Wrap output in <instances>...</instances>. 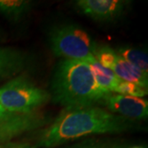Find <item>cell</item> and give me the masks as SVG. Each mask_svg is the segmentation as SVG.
Here are the masks:
<instances>
[{"mask_svg": "<svg viewBox=\"0 0 148 148\" xmlns=\"http://www.w3.org/2000/svg\"><path fill=\"white\" fill-rule=\"evenodd\" d=\"M132 119L95 106L64 110L42 130L38 147H53L77 138L103 133H114L132 128Z\"/></svg>", "mask_w": 148, "mask_h": 148, "instance_id": "obj_1", "label": "cell"}, {"mask_svg": "<svg viewBox=\"0 0 148 148\" xmlns=\"http://www.w3.org/2000/svg\"><path fill=\"white\" fill-rule=\"evenodd\" d=\"M109 94L97 84L86 62L62 59L57 64L50 97L65 110L94 106Z\"/></svg>", "mask_w": 148, "mask_h": 148, "instance_id": "obj_2", "label": "cell"}, {"mask_svg": "<svg viewBox=\"0 0 148 148\" xmlns=\"http://www.w3.org/2000/svg\"><path fill=\"white\" fill-rule=\"evenodd\" d=\"M50 93L19 75L0 87V106L13 114H31L47 104Z\"/></svg>", "mask_w": 148, "mask_h": 148, "instance_id": "obj_3", "label": "cell"}, {"mask_svg": "<svg viewBox=\"0 0 148 148\" xmlns=\"http://www.w3.org/2000/svg\"><path fill=\"white\" fill-rule=\"evenodd\" d=\"M49 42L56 56L81 61L94 57L98 46L87 32L76 24L53 27L49 34Z\"/></svg>", "mask_w": 148, "mask_h": 148, "instance_id": "obj_4", "label": "cell"}, {"mask_svg": "<svg viewBox=\"0 0 148 148\" xmlns=\"http://www.w3.org/2000/svg\"><path fill=\"white\" fill-rule=\"evenodd\" d=\"M94 57L101 65L110 69L120 80L147 89L148 74L144 73L137 67L128 63L112 48L97 46Z\"/></svg>", "mask_w": 148, "mask_h": 148, "instance_id": "obj_5", "label": "cell"}, {"mask_svg": "<svg viewBox=\"0 0 148 148\" xmlns=\"http://www.w3.org/2000/svg\"><path fill=\"white\" fill-rule=\"evenodd\" d=\"M45 123V118L36 112L13 114L0 122V147L25 132L41 127Z\"/></svg>", "mask_w": 148, "mask_h": 148, "instance_id": "obj_6", "label": "cell"}, {"mask_svg": "<svg viewBox=\"0 0 148 148\" xmlns=\"http://www.w3.org/2000/svg\"><path fill=\"white\" fill-rule=\"evenodd\" d=\"M130 2L123 0H77V10L97 21H111L124 12Z\"/></svg>", "mask_w": 148, "mask_h": 148, "instance_id": "obj_7", "label": "cell"}, {"mask_svg": "<svg viewBox=\"0 0 148 148\" xmlns=\"http://www.w3.org/2000/svg\"><path fill=\"white\" fill-rule=\"evenodd\" d=\"M101 104L106 106L111 113L119 114L128 119H145L147 118V101L142 98L110 93Z\"/></svg>", "mask_w": 148, "mask_h": 148, "instance_id": "obj_8", "label": "cell"}, {"mask_svg": "<svg viewBox=\"0 0 148 148\" xmlns=\"http://www.w3.org/2000/svg\"><path fill=\"white\" fill-rule=\"evenodd\" d=\"M27 64V56L23 52L13 48L0 47V81L19 74Z\"/></svg>", "mask_w": 148, "mask_h": 148, "instance_id": "obj_9", "label": "cell"}, {"mask_svg": "<svg viewBox=\"0 0 148 148\" xmlns=\"http://www.w3.org/2000/svg\"><path fill=\"white\" fill-rule=\"evenodd\" d=\"M85 62L89 64L95 82L103 90L109 93L116 92L118 85L122 80L119 79L110 69L101 65L95 57L90 58Z\"/></svg>", "mask_w": 148, "mask_h": 148, "instance_id": "obj_10", "label": "cell"}, {"mask_svg": "<svg viewBox=\"0 0 148 148\" xmlns=\"http://www.w3.org/2000/svg\"><path fill=\"white\" fill-rule=\"evenodd\" d=\"M33 3L27 0H0V14L12 21L20 20L31 11Z\"/></svg>", "mask_w": 148, "mask_h": 148, "instance_id": "obj_11", "label": "cell"}, {"mask_svg": "<svg viewBox=\"0 0 148 148\" xmlns=\"http://www.w3.org/2000/svg\"><path fill=\"white\" fill-rule=\"evenodd\" d=\"M115 51L128 63L137 67L144 73L148 74V57L145 51L127 46L118 48Z\"/></svg>", "mask_w": 148, "mask_h": 148, "instance_id": "obj_12", "label": "cell"}, {"mask_svg": "<svg viewBox=\"0 0 148 148\" xmlns=\"http://www.w3.org/2000/svg\"><path fill=\"white\" fill-rule=\"evenodd\" d=\"M116 93L119 95L141 98L147 94V89H144L143 87L132 82L121 81L119 84L118 85Z\"/></svg>", "mask_w": 148, "mask_h": 148, "instance_id": "obj_13", "label": "cell"}, {"mask_svg": "<svg viewBox=\"0 0 148 148\" xmlns=\"http://www.w3.org/2000/svg\"><path fill=\"white\" fill-rule=\"evenodd\" d=\"M0 148H36L34 146H31L27 143H5L2 145Z\"/></svg>", "mask_w": 148, "mask_h": 148, "instance_id": "obj_14", "label": "cell"}, {"mask_svg": "<svg viewBox=\"0 0 148 148\" xmlns=\"http://www.w3.org/2000/svg\"><path fill=\"white\" fill-rule=\"evenodd\" d=\"M13 114H15L10 113V112H8V111L5 110L2 106H0V122L6 119L10 118V117L12 116Z\"/></svg>", "mask_w": 148, "mask_h": 148, "instance_id": "obj_15", "label": "cell"}, {"mask_svg": "<svg viewBox=\"0 0 148 148\" xmlns=\"http://www.w3.org/2000/svg\"><path fill=\"white\" fill-rule=\"evenodd\" d=\"M82 148H128L126 147H90Z\"/></svg>", "mask_w": 148, "mask_h": 148, "instance_id": "obj_16", "label": "cell"}, {"mask_svg": "<svg viewBox=\"0 0 148 148\" xmlns=\"http://www.w3.org/2000/svg\"><path fill=\"white\" fill-rule=\"evenodd\" d=\"M128 148H145V147H141V146H134V147H128Z\"/></svg>", "mask_w": 148, "mask_h": 148, "instance_id": "obj_17", "label": "cell"}]
</instances>
